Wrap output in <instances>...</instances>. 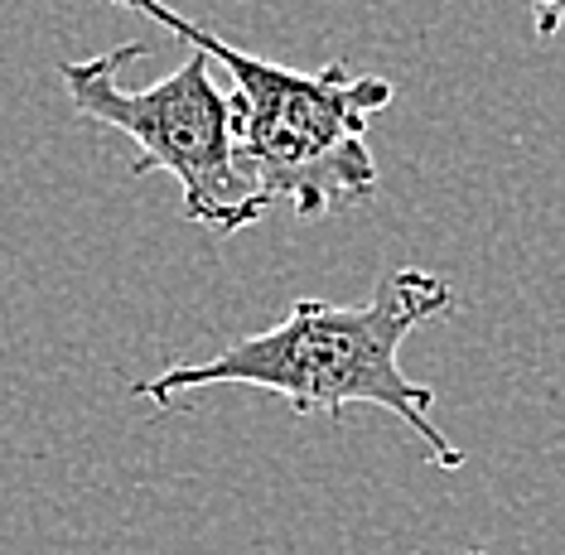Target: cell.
<instances>
[{"instance_id":"cell-1","label":"cell","mask_w":565,"mask_h":555,"mask_svg":"<svg viewBox=\"0 0 565 555\" xmlns=\"http://www.w3.org/2000/svg\"><path fill=\"white\" fill-rule=\"evenodd\" d=\"M449 309H455L449 280L402 266L377 280L367 305L295 300L280 324L242 333L203 363L184 357L160 377L136 382L131 396L156 410H179L209 386H262L295 416L310 410L343 416L349 406H377L411 425L435 469H465V449L430 420L435 392L402 372V343L420 324L445 319Z\"/></svg>"},{"instance_id":"cell-2","label":"cell","mask_w":565,"mask_h":555,"mask_svg":"<svg viewBox=\"0 0 565 555\" xmlns=\"http://www.w3.org/2000/svg\"><path fill=\"white\" fill-rule=\"evenodd\" d=\"M111 6L150 15L233 73L237 160L266 209L286 203L295 217H329L333 209H353L377 193L367 121L392 107L396 87L387 77L349 73L343 58H329L315 73L256 58L164 0H111Z\"/></svg>"},{"instance_id":"cell-3","label":"cell","mask_w":565,"mask_h":555,"mask_svg":"<svg viewBox=\"0 0 565 555\" xmlns=\"http://www.w3.org/2000/svg\"><path fill=\"white\" fill-rule=\"evenodd\" d=\"M146 44H121L97 58H63L58 77L78 116L111 126L136 146L131 174H170L184 189V217L209 227L213 237L262 223L266 203L252 189L237 160V102L213 77V58L189 49L170 77L150 87H121L117 68L140 58Z\"/></svg>"},{"instance_id":"cell-4","label":"cell","mask_w":565,"mask_h":555,"mask_svg":"<svg viewBox=\"0 0 565 555\" xmlns=\"http://www.w3.org/2000/svg\"><path fill=\"white\" fill-rule=\"evenodd\" d=\"M532 24L542 39H551L565 24V0H532Z\"/></svg>"},{"instance_id":"cell-5","label":"cell","mask_w":565,"mask_h":555,"mask_svg":"<svg viewBox=\"0 0 565 555\" xmlns=\"http://www.w3.org/2000/svg\"><path fill=\"white\" fill-rule=\"evenodd\" d=\"M465 555H488V551H465Z\"/></svg>"}]
</instances>
